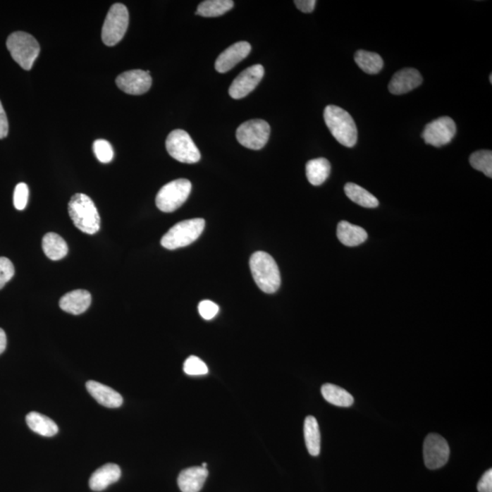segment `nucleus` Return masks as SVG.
<instances>
[{"label": "nucleus", "instance_id": "nucleus-4", "mask_svg": "<svg viewBox=\"0 0 492 492\" xmlns=\"http://www.w3.org/2000/svg\"><path fill=\"white\" fill-rule=\"evenodd\" d=\"M205 221L202 218L176 223L163 236L161 244L168 250L185 247L192 244L204 232Z\"/></svg>", "mask_w": 492, "mask_h": 492}, {"label": "nucleus", "instance_id": "nucleus-23", "mask_svg": "<svg viewBox=\"0 0 492 492\" xmlns=\"http://www.w3.org/2000/svg\"><path fill=\"white\" fill-rule=\"evenodd\" d=\"M27 426L31 431L43 437H53L59 432V426L52 419L42 414L30 412L26 417Z\"/></svg>", "mask_w": 492, "mask_h": 492}, {"label": "nucleus", "instance_id": "nucleus-35", "mask_svg": "<svg viewBox=\"0 0 492 492\" xmlns=\"http://www.w3.org/2000/svg\"><path fill=\"white\" fill-rule=\"evenodd\" d=\"M479 492H492V469L487 470L479 479L478 484Z\"/></svg>", "mask_w": 492, "mask_h": 492}, {"label": "nucleus", "instance_id": "nucleus-12", "mask_svg": "<svg viewBox=\"0 0 492 492\" xmlns=\"http://www.w3.org/2000/svg\"><path fill=\"white\" fill-rule=\"evenodd\" d=\"M264 75V68L261 64L246 68L240 73L229 88V95L233 99H240L246 97L257 88Z\"/></svg>", "mask_w": 492, "mask_h": 492}, {"label": "nucleus", "instance_id": "nucleus-38", "mask_svg": "<svg viewBox=\"0 0 492 492\" xmlns=\"http://www.w3.org/2000/svg\"><path fill=\"white\" fill-rule=\"evenodd\" d=\"M6 347H7V336L4 330L0 328V355L5 351Z\"/></svg>", "mask_w": 492, "mask_h": 492}, {"label": "nucleus", "instance_id": "nucleus-28", "mask_svg": "<svg viewBox=\"0 0 492 492\" xmlns=\"http://www.w3.org/2000/svg\"><path fill=\"white\" fill-rule=\"evenodd\" d=\"M232 0H207L198 6L196 15L205 18L220 17L233 8Z\"/></svg>", "mask_w": 492, "mask_h": 492}, {"label": "nucleus", "instance_id": "nucleus-29", "mask_svg": "<svg viewBox=\"0 0 492 492\" xmlns=\"http://www.w3.org/2000/svg\"><path fill=\"white\" fill-rule=\"evenodd\" d=\"M470 165L475 170L484 173L486 176L492 177V152L488 149H481L470 155Z\"/></svg>", "mask_w": 492, "mask_h": 492}, {"label": "nucleus", "instance_id": "nucleus-1", "mask_svg": "<svg viewBox=\"0 0 492 492\" xmlns=\"http://www.w3.org/2000/svg\"><path fill=\"white\" fill-rule=\"evenodd\" d=\"M252 276L258 288L266 294H273L281 285V275L276 262L266 252H255L250 258Z\"/></svg>", "mask_w": 492, "mask_h": 492}, {"label": "nucleus", "instance_id": "nucleus-27", "mask_svg": "<svg viewBox=\"0 0 492 492\" xmlns=\"http://www.w3.org/2000/svg\"><path fill=\"white\" fill-rule=\"evenodd\" d=\"M355 61L367 74H378L384 67L382 58L375 52L358 51L355 54Z\"/></svg>", "mask_w": 492, "mask_h": 492}, {"label": "nucleus", "instance_id": "nucleus-26", "mask_svg": "<svg viewBox=\"0 0 492 492\" xmlns=\"http://www.w3.org/2000/svg\"><path fill=\"white\" fill-rule=\"evenodd\" d=\"M345 192L348 197L355 204L365 208H376L379 207V202L369 192L362 187L355 183H347L345 186Z\"/></svg>", "mask_w": 492, "mask_h": 492}, {"label": "nucleus", "instance_id": "nucleus-34", "mask_svg": "<svg viewBox=\"0 0 492 492\" xmlns=\"http://www.w3.org/2000/svg\"><path fill=\"white\" fill-rule=\"evenodd\" d=\"M198 310L202 319L211 320L219 312V307H218L216 303H214V302L204 300L199 304Z\"/></svg>", "mask_w": 492, "mask_h": 492}, {"label": "nucleus", "instance_id": "nucleus-40", "mask_svg": "<svg viewBox=\"0 0 492 492\" xmlns=\"http://www.w3.org/2000/svg\"><path fill=\"white\" fill-rule=\"evenodd\" d=\"M490 82H491V83H492V75L491 74L490 75Z\"/></svg>", "mask_w": 492, "mask_h": 492}, {"label": "nucleus", "instance_id": "nucleus-31", "mask_svg": "<svg viewBox=\"0 0 492 492\" xmlns=\"http://www.w3.org/2000/svg\"><path fill=\"white\" fill-rule=\"evenodd\" d=\"M183 371L189 376H202L208 373L207 364L200 358L191 356L183 364Z\"/></svg>", "mask_w": 492, "mask_h": 492}, {"label": "nucleus", "instance_id": "nucleus-19", "mask_svg": "<svg viewBox=\"0 0 492 492\" xmlns=\"http://www.w3.org/2000/svg\"><path fill=\"white\" fill-rule=\"evenodd\" d=\"M121 476L120 467L116 464H105L96 470L90 479V487L92 491H102L109 486L119 481Z\"/></svg>", "mask_w": 492, "mask_h": 492}, {"label": "nucleus", "instance_id": "nucleus-21", "mask_svg": "<svg viewBox=\"0 0 492 492\" xmlns=\"http://www.w3.org/2000/svg\"><path fill=\"white\" fill-rule=\"evenodd\" d=\"M42 249L46 257L53 261L63 259L68 252L67 242L55 233H48L43 238Z\"/></svg>", "mask_w": 492, "mask_h": 492}, {"label": "nucleus", "instance_id": "nucleus-32", "mask_svg": "<svg viewBox=\"0 0 492 492\" xmlns=\"http://www.w3.org/2000/svg\"><path fill=\"white\" fill-rule=\"evenodd\" d=\"M29 200V187L26 183H18L14 191L13 202L16 209L24 210Z\"/></svg>", "mask_w": 492, "mask_h": 492}, {"label": "nucleus", "instance_id": "nucleus-7", "mask_svg": "<svg viewBox=\"0 0 492 492\" xmlns=\"http://www.w3.org/2000/svg\"><path fill=\"white\" fill-rule=\"evenodd\" d=\"M192 191V183L187 179L173 180L159 191L156 207L164 213H172L182 207Z\"/></svg>", "mask_w": 492, "mask_h": 492}, {"label": "nucleus", "instance_id": "nucleus-17", "mask_svg": "<svg viewBox=\"0 0 492 492\" xmlns=\"http://www.w3.org/2000/svg\"><path fill=\"white\" fill-rule=\"evenodd\" d=\"M92 304V295L86 290H74L64 295L60 300V307L65 312L80 314L86 312Z\"/></svg>", "mask_w": 492, "mask_h": 492}, {"label": "nucleus", "instance_id": "nucleus-24", "mask_svg": "<svg viewBox=\"0 0 492 492\" xmlns=\"http://www.w3.org/2000/svg\"><path fill=\"white\" fill-rule=\"evenodd\" d=\"M304 435L308 453L314 457L319 456L321 450V435L319 422L314 417L308 416L305 420Z\"/></svg>", "mask_w": 492, "mask_h": 492}, {"label": "nucleus", "instance_id": "nucleus-39", "mask_svg": "<svg viewBox=\"0 0 492 492\" xmlns=\"http://www.w3.org/2000/svg\"><path fill=\"white\" fill-rule=\"evenodd\" d=\"M202 468H204V469H207V463H204V464H202Z\"/></svg>", "mask_w": 492, "mask_h": 492}, {"label": "nucleus", "instance_id": "nucleus-3", "mask_svg": "<svg viewBox=\"0 0 492 492\" xmlns=\"http://www.w3.org/2000/svg\"><path fill=\"white\" fill-rule=\"evenodd\" d=\"M68 214L74 226L87 235H94L101 228L97 207L88 195H74L68 202Z\"/></svg>", "mask_w": 492, "mask_h": 492}, {"label": "nucleus", "instance_id": "nucleus-25", "mask_svg": "<svg viewBox=\"0 0 492 492\" xmlns=\"http://www.w3.org/2000/svg\"><path fill=\"white\" fill-rule=\"evenodd\" d=\"M321 393L328 403L336 407H348L354 403V398L345 389L333 384H325L321 388Z\"/></svg>", "mask_w": 492, "mask_h": 492}, {"label": "nucleus", "instance_id": "nucleus-8", "mask_svg": "<svg viewBox=\"0 0 492 492\" xmlns=\"http://www.w3.org/2000/svg\"><path fill=\"white\" fill-rule=\"evenodd\" d=\"M168 154L183 164H192L201 160V154L194 141L183 130H174L166 139Z\"/></svg>", "mask_w": 492, "mask_h": 492}, {"label": "nucleus", "instance_id": "nucleus-15", "mask_svg": "<svg viewBox=\"0 0 492 492\" xmlns=\"http://www.w3.org/2000/svg\"><path fill=\"white\" fill-rule=\"evenodd\" d=\"M251 49L250 43L246 42H236L230 46L217 58L216 70L220 73H226L231 70L239 62L247 57Z\"/></svg>", "mask_w": 492, "mask_h": 492}, {"label": "nucleus", "instance_id": "nucleus-20", "mask_svg": "<svg viewBox=\"0 0 492 492\" xmlns=\"http://www.w3.org/2000/svg\"><path fill=\"white\" fill-rule=\"evenodd\" d=\"M339 241L345 246L354 247L362 245L367 239V233L362 227L354 226L345 221L338 223V231H336Z\"/></svg>", "mask_w": 492, "mask_h": 492}, {"label": "nucleus", "instance_id": "nucleus-2", "mask_svg": "<svg viewBox=\"0 0 492 492\" xmlns=\"http://www.w3.org/2000/svg\"><path fill=\"white\" fill-rule=\"evenodd\" d=\"M324 119L330 133L340 144L352 148L357 142V128L347 111L336 105L326 106Z\"/></svg>", "mask_w": 492, "mask_h": 492}, {"label": "nucleus", "instance_id": "nucleus-11", "mask_svg": "<svg viewBox=\"0 0 492 492\" xmlns=\"http://www.w3.org/2000/svg\"><path fill=\"white\" fill-rule=\"evenodd\" d=\"M450 450L448 442L438 434H429L423 445V456L426 468L437 469L446 465Z\"/></svg>", "mask_w": 492, "mask_h": 492}, {"label": "nucleus", "instance_id": "nucleus-16", "mask_svg": "<svg viewBox=\"0 0 492 492\" xmlns=\"http://www.w3.org/2000/svg\"><path fill=\"white\" fill-rule=\"evenodd\" d=\"M86 388L90 395L102 406L116 409L123 403V398L120 393L102 383L90 381L86 383Z\"/></svg>", "mask_w": 492, "mask_h": 492}, {"label": "nucleus", "instance_id": "nucleus-22", "mask_svg": "<svg viewBox=\"0 0 492 492\" xmlns=\"http://www.w3.org/2000/svg\"><path fill=\"white\" fill-rule=\"evenodd\" d=\"M331 172V165L325 158L314 159L306 165V174L308 182L314 186L323 185Z\"/></svg>", "mask_w": 492, "mask_h": 492}, {"label": "nucleus", "instance_id": "nucleus-36", "mask_svg": "<svg viewBox=\"0 0 492 492\" xmlns=\"http://www.w3.org/2000/svg\"><path fill=\"white\" fill-rule=\"evenodd\" d=\"M8 133V121L4 108L0 102V139H4Z\"/></svg>", "mask_w": 492, "mask_h": 492}, {"label": "nucleus", "instance_id": "nucleus-33", "mask_svg": "<svg viewBox=\"0 0 492 492\" xmlns=\"http://www.w3.org/2000/svg\"><path fill=\"white\" fill-rule=\"evenodd\" d=\"M15 269L12 262L8 258L0 257V289L6 285V283L11 281L14 276Z\"/></svg>", "mask_w": 492, "mask_h": 492}, {"label": "nucleus", "instance_id": "nucleus-37", "mask_svg": "<svg viewBox=\"0 0 492 492\" xmlns=\"http://www.w3.org/2000/svg\"><path fill=\"white\" fill-rule=\"evenodd\" d=\"M299 11L304 13H311L316 7V0H295L294 2Z\"/></svg>", "mask_w": 492, "mask_h": 492}, {"label": "nucleus", "instance_id": "nucleus-13", "mask_svg": "<svg viewBox=\"0 0 492 492\" xmlns=\"http://www.w3.org/2000/svg\"><path fill=\"white\" fill-rule=\"evenodd\" d=\"M152 80L149 71L133 70L117 77L116 84L123 92L130 95H142L151 89Z\"/></svg>", "mask_w": 492, "mask_h": 492}, {"label": "nucleus", "instance_id": "nucleus-10", "mask_svg": "<svg viewBox=\"0 0 492 492\" xmlns=\"http://www.w3.org/2000/svg\"><path fill=\"white\" fill-rule=\"evenodd\" d=\"M457 133L456 123L450 117H441L426 124L422 133V138L426 144L434 147L447 145Z\"/></svg>", "mask_w": 492, "mask_h": 492}, {"label": "nucleus", "instance_id": "nucleus-6", "mask_svg": "<svg viewBox=\"0 0 492 492\" xmlns=\"http://www.w3.org/2000/svg\"><path fill=\"white\" fill-rule=\"evenodd\" d=\"M128 26L129 11L125 6L121 3L111 6L102 27V42L109 47L118 44L125 35Z\"/></svg>", "mask_w": 492, "mask_h": 492}, {"label": "nucleus", "instance_id": "nucleus-5", "mask_svg": "<svg viewBox=\"0 0 492 492\" xmlns=\"http://www.w3.org/2000/svg\"><path fill=\"white\" fill-rule=\"evenodd\" d=\"M7 48L13 60L26 70L32 68L40 51L35 37L23 31H17L8 37Z\"/></svg>", "mask_w": 492, "mask_h": 492}, {"label": "nucleus", "instance_id": "nucleus-9", "mask_svg": "<svg viewBox=\"0 0 492 492\" xmlns=\"http://www.w3.org/2000/svg\"><path fill=\"white\" fill-rule=\"evenodd\" d=\"M269 136L270 125L264 120L245 121L236 130V139L240 144L255 151L266 145Z\"/></svg>", "mask_w": 492, "mask_h": 492}, {"label": "nucleus", "instance_id": "nucleus-30", "mask_svg": "<svg viewBox=\"0 0 492 492\" xmlns=\"http://www.w3.org/2000/svg\"><path fill=\"white\" fill-rule=\"evenodd\" d=\"M93 152L98 160L102 164L111 163L114 156L113 148L110 142L105 140H97L93 143Z\"/></svg>", "mask_w": 492, "mask_h": 492}, {"label": "nucleus", "instance_id": "nucleus-18", "mask_svg": "<svg viewBox=\"0 0 492 492\" xmlns=\"http://www.w3.org/2000/svg\"><path fill=\"white\" fill-rule=\"evenodd\" d=\"M207 469L192 467L183 470L178 477V486L183 492H199L208 477Z\"/></svg>", "mask_w": 492, "mask_h": 492}, {"label": "nucleus", "instance_id": "nucleus-14", "mask_svg": "<svg viewBox=\"0 0 492 492\" xmlns=\"http://www.w3.org/2000/svg\"><path fill=\"white\" fill-rule=\"evenodd\" d=\"M423 82V78L419 70L407 68L398 70L392 77L388 90L392 94L402 95L418 88Z\"/></svg>", "mask_w": 492, "mask_h": 492}]
</instances>
